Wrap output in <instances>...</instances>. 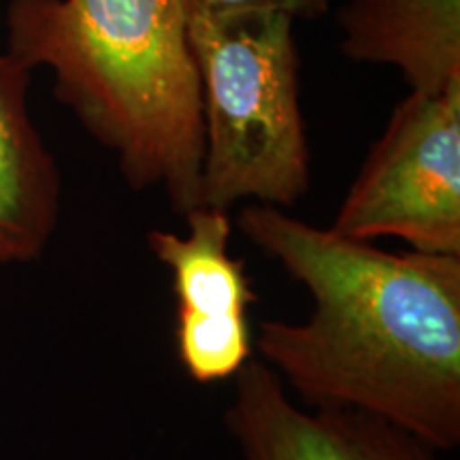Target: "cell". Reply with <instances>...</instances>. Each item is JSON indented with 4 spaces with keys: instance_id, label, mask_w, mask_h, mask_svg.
Masks as SVG:
<instances>
[{
    "instance_id": "cell-1",
    "label": "cell",
    "mask_w": 460,
    "mask_h": 460,
    "mask_svg": "<svg viewBox=\"0 0 460 460\" xmlns=\"http://www.w3.org/2000/svg\"><path fill=\"white\" fill-rule=\"evenodd\" d=\"M237 226L312 298L303 322L264 320L254 337L256 358L288 393L456 450L460 256L384 252L261 203H247Z\"/></svg>"
},
{
    "instance_id": "cell-2",
    "label": "cell",
    "mask_w": 460,
    "mask_h": 460,
    "mask_svg": "<svg viewBox=\"0 0 460 460\" xmlns=\"http://www.w3.org/2000/svg\"><path fill=\"white\" fill-rule=\"evenodd\" d=\"M7 51L118 158L126 186L200 207L203 102L180 0H9Z\"/></svg>"
},
{
    "instance_id": "cell-3",
    "label": "cell",
    "mask_w": 460,
    "mask_h": 460,
    "mask_svg": "<svg viewBox=\"0 0 460 460\" xmlns=\"http://www.w3.org/2000/svg\"><path fill=\"white\" fill-rule=\"evenodd\" d=\"M186 24L203 102L200 207H295L312 188L295 20L230 13Z\"/></svg>"
},
{
    "instance_id": "cell-4",
    "label": "cell",
    "mask_w": 460,
    "mask_h": 460,
    "mask_svg": "<svg viewBox=\"0 0 460 460\" xmlns=\"http://www.w3.org/2000/svg\"><path fill=\"white\" fill-rule=\"evenodd\" d=\"M329 228L348 239L394 237L413 252L460 256V88L410 90Z\"/></svg>"
},
{
    "instance_id": "cell-5",
    "label": "cell",
    "mask_w": 460,
    "mask_h": 460,
    "mask_svg": "<svg viewBox=\"0 0 460 460\" xmlns=\"http://www.w3.org/2000/svg\"><path fill=\"white\" fill-rule=\"evenodd\" d=\"M186 233L149 230L147 247L171 273L177 301L175 343L183 371L197 384L226 382L254 358L250 309L256 290L245 262L230 252L228 211H188Z\"/></svg>"
},
{
    "instance_id": "cell-6",
    "label": "cell",
    "mask_w": 460,
    "mask_h": 460,
    "mask_svg": "<svg viewBox=\"0 0 460 460\" xmlns=\"http://www.w3.org/2000/svg\"><path fill=\"white\" fill-rule=\"evenodd\" d=\"M233 382L224 429L239 460H444L384 420L301 405L256 356Z\"/></svg>"
},
{
    "instance_id": "cell-7",
    "label": "cell",
    "mask_w": 460,
    "mask_h": 460,
    "mask_svg": "<svg viewBox=\"0 0 460 460\" xmlns=\"http://www.w3.org/2000/svg\"><path fill=\"white\" fill-rule=\"evenodd\" d=\"M31 68L0 51V267L39 261L62 211V177L28 107Z\"/></svg>"
},
{
    "instance_id": "cell-8",
    "label": "cell",
    "mask_w": 460,
    "mask_h": 460,
    "mask_svg": "<svg viewBox=\"0 0 460 460\" xmlns=\"http://www.w3.org/2000/svg\"><path fill=\"white\" fill-rule=\"evenodd\" d=\"M341 54L399 68L410 90L460 88V0H348Z\"/></svg>"
},
{
    "instance_id": "cell-9",
    "label": "cell",
    "mask_w": 460,
    "mask_h": 460,
    "mask_svg": "<svg viewBox=\"0 0 460 460\" xmlns=\"http://www.w3.org/2000/svg\"><path fill=\"white\" fill-rule=\"evenodd\" d=\"M183 15L281 13L290 20H320L329 13L331 0H180Z\"/></svg>"
}]
</instances>
